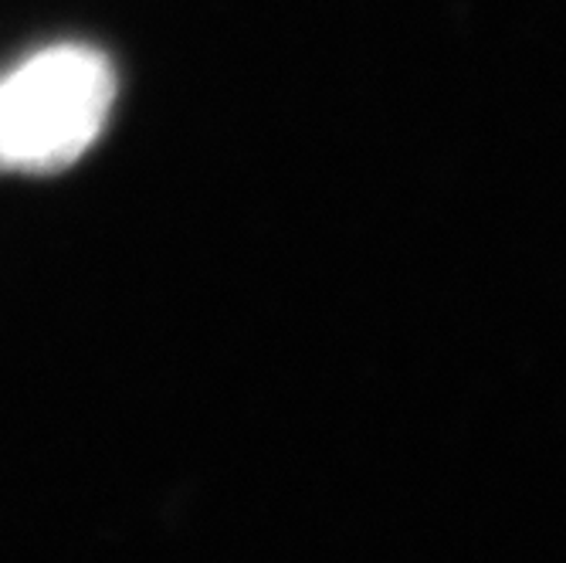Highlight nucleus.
<instances>
[{"label":"nucleus","mask_w":566,"mask_h":563,"mask_svg":"<svg viewBox=\"0 0 566 563\" xmlns=\"http://www.w3.org/2000/svg\"><path fill=\"white\" fill-rule=\"evenodd\" d=\"M106 51L59 41L0 72V174L48 177L78 164L116 106Z\"/></svg>","instance_id":"1"}]
</instances>
